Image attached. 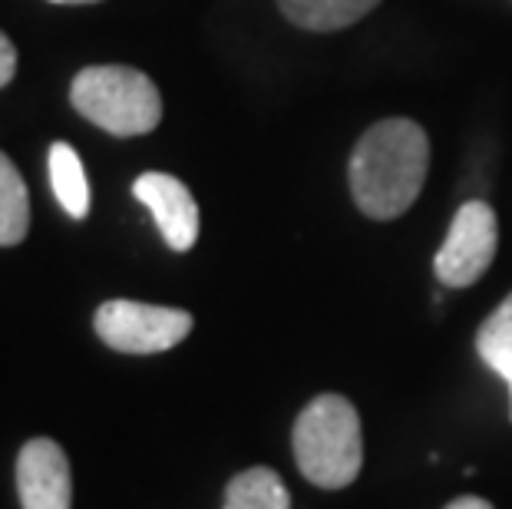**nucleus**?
<instances>
[{
  "mask_svg": "<svg viewBox=\"0 0 512 509\" xmlns=\"http://www.w3.org/2000/svg\"><path fill=\"white\" fill-rule=\"evenodd\" d=\"M17 493L24 509H70L73 476L60 443L37 437L17 457Z\"/></svg>",
  "mask_w": 512,
  "mask_h": 509,
  "instance_id": "nucleus-6",
  "label": "nucleus"
},
{
  "mask_svg": "<svg viewBox=\"0 0 512 509\" xmlns=\"http://www.w3.org/2000/svg\"><path fill=\"white\" fill-rule=\"evenodd\" d=\"M294 463L321 490H344L364 467L361 414L341 394H321L294 420Z\"/></svg>",
  "mask_w": 512,
  "mask_h": 509,
  "instance_id": "nucleus-2",
  "label": "nucleus"
},
{
  "mask_svg": "<svg viewBox=\"0 0 512 509\" xmlns=\"http://www.w3.org/2000/svg\"><path fill=\"white\" fill-rule=\"evenodd\" d=\"M103 344L123 354H159L189 338L192 314L182 308H159L143 301H106L93 318Z\"/></svg>",
  "mask_w": 512,
  "mask_h": 509,
  "instance_id": "nucleus-4",
  "label": "nucleus"
},
{
  "mask_svg": "<svg viewBox=\"0 0 512 509\" xmlns=\"http://www.w3.org/2000/svg\"><path fill=\"white\" fill-rule=\"evenodd\" d=\"M133 196L152 212L172 252H189L199 238V205L185 189V182L169 172H143L133 182Z\"/></svg>",
  "mask_w": 512,
  "mask_h": 509,
  "instance_id": "nucleus-7",
  "label": "nucleus"
},
{
  "mask_svg": "<svg viewBox=\"0 0 512 509\" xmlns=\"http://www.w3.org/2000/svg\"><path fill=\"white\" fill-rule=\"evenodd\" d=\"M222 509H291V493L275 470L252 467L228 483Z\"/></svg>",
  "mask_w": 512,
  "mask_h": 509,
  "instance_id": "nucleus-10",
  "label": "nucleus"
},
{
  "mask_svg": "<svg viewBox=\"0 0 512 509\" xmlns=\"http://www.w3.org/2000/svg\"><path fill=\"white\" fill-rule=\"evenodd\" d=\"M14 73H17V50L7 40V34H0V90L14 80Z\"/></svg>",
  "mask_w": 512,
  "mask_h": 509,
  "instance_id": "nucleus-13",
  "label": "nucleus"
},
{
  "mask_svg": "<svg viewBox=\"0 0 512 509\" xmlns=\"http://www.w3.org/2000/svg\"><path fill=\"white\" fill-rule=\"evenodd\" d=\"M430 169V139L413 119L370 126L351 156V196L367 219L390 222L417 202Z\"/></svg>",
  "mask_w": 512,
  "mask_h": 509,
  "instance_id": "nucleus-1",
  "label": "nucleus"
},
{
  "mask_svg": "<svg viewBox=\"0 0 512 509\" xmlns=\"http://www.w3.org/2000/svg\"><path fill=\"white\" fill-rule=\"evenodd\" d=\"M53 4H96V0H53Z\"/></svg>",
  "mask_w": 512,
  "mask_h": 509,
  "instance_id": "nucleus-15",
  "label": "nucleus"
},
{
  "mask_svg": "<svg viewBox=\"0 0 512 509\" xmlns=\"http://www.w3.org/2000/svg\"><path fill=\"white\" fill-rule=\"evenodd\" d=\"M377 4L380 0H278L281 14L291 24L314 30V34H331V30L351 27Z\"/></svg>",
  "mask_w": 512,
  "mask_h": 509,
  "instance_id": "nucleus-8",
  "label": "nucleus"
},
{
  "mask_svg": "<svg viewBox=\"0 0 512 509\" xmlns=\"http://www.w3.org/2000/svg\"><path fill=\"white\" fill-rule=\"evenodd\" d=\"M476 351L486 361L489 371L499 374L503 381H509L512 377V295H506L503 305L479 324Z\"/></svg>",
  "mask_w": 512,
  "mask_h": 509,
  "instance_id": "nucleus-12",
  "label": "nucleus"
},
{
  "mask_svg": "<svg viewBox=\"0 0 512 509\" xmlns=\"http://www.w3.org/2000/svg\"><path fill=\"white\" fill-rule=\"evenodd\" d=\"M50 186L67 215L86 219V212H90V182H86L83 162L70 143L50 146Z\"/></svg>",
  "mask_w": 512,
  "mask_h": 509,
  "instance_id": "nucleus-9",
  "label": "nucleus"
},
{
  "mask_svg": "<svg viewBox=\"0 0 512 509\" xmlns=\"http://www.w3.org/2000/svg\"><path fill=\"white\" fill-rule=\"evenodd\" d=\"M499 245V222L496 212L486 202H466L453 215L450 232H446L433 272L446 288H470L489 272Z\"/></svg>",
  "mask_w": 512,
  "mask_h": 509,
  "instance_id": "nucleus-5",
  "label": "nucleus"
},
{
  "mask_svg": "<svg viewBox=\"0 0 512 509\" xmlns=\"http://www.w3.org/2000/svg\"><path fill=\"white\" fill-rule=\"evenodd\" d=\"M446 509H493V503L479 500V496H460V500H453Z\"/></svg>",
  "mask_w": 512,
  "mask_h": 509,
  "instance_id": "nucleus-14",
  "label": "nucleus"
},
{
  "mask_svg": "<svg viewBox=\"0 0 512 509\" xmlns=\"http://www.w3.org/2000/svg\"><path fill=\"white\" fill-rule=\"evenodd\" d=\"M506 384H509V400H512V377H509V381H506ZM509 414H512V407H509Z\"/></svg>",
  "mask_w": 512,
  "mask_h": 509,
  "instance_id": "nucleus-16",
  "label": "nucleus"
},
{
  "mask_svg": "<svg viewBox=\"0 0 512 509\" xmlns=\"http://www.w3.org/2000/svg\"><path fill=\"white\" fill-rule=\"evenodd\" d=\"M76 113L113 136L152 133L162 119V96L143 70L133 67H86L70 86Z\"/></svg>",
  "mask_w": 512,
  "mask_h": 509,
  "instance_id": "nucleus-3",
  "label": "nucleus"
},
{
  "mask_svg": "<svg viewBox=\"0 0 512 509\" xmlns=\"http://www.w3.org/2000/svg\"><path fill=\"white\" fill-rule=\"evenodd\" d=\"M30 229V199L24 176L0 153V245H20Z\"/></svg>",
  "mask_w": 512,
  "mask_h": 509,
  "instance_id": "nucleus-11",
  "label": "nucleus"
}]
</instances>
